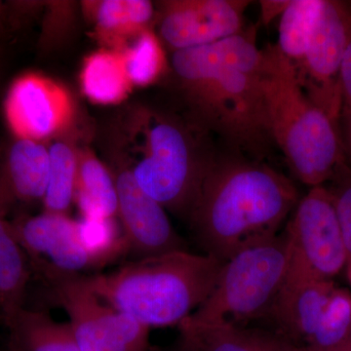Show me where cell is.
<instances>
[{
    "instance_id": "cell-1",
    "label": "cell",
    "mask_w": 351,
    "mask_h": 351,
    "mask_svg": "<svg viewBox=\"0 0 351 351\" xmlns=\"http://www.w3.org/2000/svg\"><path fill=\"white\" fill-rule=\"evenodd\" d=\"M263 51L256 27L218 43L176 51L171 69L193 125L230 154L262 160L270 145L263 87Z\"/></svg>"
},
{
    "instance_id": "cell-2",
    "label": "cell",
    "mask_w": 351,
    "mask_h": 351,
    "mask_svg": "<svg viewBox=\"0 0 351 351\" xmlns=\"http://www.w3.org/2000/svg\"><path fill=\"white\" fill-rule=\"evenodd\" d=\"M299 200L294 182L262 160L217 154L188 221L203 254L226 263L276 237Z\"/></svg>"
},
{
    "instance_id": "cell-3",
    "label": "cell",
    "mask_w": 351,
    "mask_h": 351,
    "mask_svg": "<svg viewBox=\"0 0 351 351\" xmlns=\"http://www.w3.org/2000/svg\"><path fill=\"white\" fill-rule=\"evenodd\" d=\"M120 160L141 189L167 212L189 221L217 154L191 122L147 107L126 112L117 128Z\"/></svg>"
},
{
    "instance_id": "cell-4",
    "label": "cell",
    "mask_w": 351,
    "mask_h": 351,
    "mask_svg": "<svg viewBox=\"0 0 351 351\" xmlns=\"http://www.w3.org/2000/svg\"><path fill=\"white\" fill-rule=\"evenodd\" d=\"M223 263L205 254L173 251L135 258L86 280L104 302L149 329L179 326L206 301Z\"/></svg>"
},
{
    "instance_id": "cell-5",
    "label": "cell",
    "mask_w": 351,
    "mask_h": 351,
    "mask_svg": "<svg viewBox=\"0 0 351 351\" xmlns=\"http://www.w3.org/2000/svg\"><path fill=\"white\" fill-rule=\"evenodd\" d=\"M263 51V87L272 143L306 186H326L346 163L339 123L302 91L276 45Z\"/></svg>"
},
{
    "instance_id": "cell-6",
    "label": "cell",
    "mask_w": 351,
    "mask_h": 351,
    "mask_svg": "<svg viewBox=\"0 0 351 351\" xmlns=\"http://www.w3.org/2000/svg\"><path fill=\"white\" fill-rule=\"evenodd\" d=\"M290 258L285 230L269 241L239 252L223 263L206 301L184 321L249 326L265 320L285 282Z\"/></svg>"
},
{
    "instance_id": "cell-7",
    "label": "cell",
    "mask_w": 351,
    "mask_h": 351,
    "mask_svg": "<svg viewBox=\"0 0 351 351\" xmlns=\"http://www.w3.org/2000/svg\"><path fill=\"white\" fill-rule=\"evenodd\" d=\"M64 311L82 351H149V328L104 302L86 276L49 270L38 277Z\"/></svg>"
},
{
    "instance_id": "cell-8",
    "label": "cell",
    "mask_w": 351,
    "mask_h": 351,
    "mask_svg": "<svg viewBox=\"0 0 351 351\" xmlns=\"http://www.w3.org/2000/svg\"><path fill=\"white\" fill-rule=\"evenodd\" d=\"M291 243L288 278L332 279L346 269L348 256L329 189H309L293 210L285 228Z\"/></svg>"
},
{
    "instance_id": "cell-9",
    "label": "cell",
    "mask_w": 351,
    "mask_h": 351,
    "mask_svg": "<svg viewBox=\"0 0 351 351\" xmlns=\"http://www.w3.org/2000/svg\"><path fill=\"white\" fill-rule=\"evenodd\" d=\"M351 38V2L325 0L313 40L295 68L302 91L339 122L343 98L339 71Z\"/></svg>"
},
{
    "instance_id": "cell-10",
    "label": "cell",
    "mask_w": 351,
    "mask_h": 351,
    "mask_svg": "<svg viewBox=\"0 0 351 351\" xmlns=\"http://www.w3.org/2000/svg\"><path fill=\"white\" fill-rule=\"evenodd\" d=\"M10 223L32 276L38 277L48 270L89 276V272L107 265L88 248L80 221L68 215L22 214L10 219Z\"/></svg>"
},
{
    "instance_id": "cell-11",
    "label": "cell",
    "mask_w": 351,
    "mask_h": 351,
    "mask_svg": "<svg viewBox=\"0 0 351 351\" xmlns=\"http://www.w3.org/2000/svg\"><path fill=\"white\" fill-rule=\"evenodd\" d=\"M249 0H169L158 4V36L173 52L202 47L243 32Z\"/></svg>"
},
{
    "instance_id": "cell-12",
    "label": "cell",
    "mask_w": 351,
    "mask_h": 351,
    "mask_svg": "<svg viewBox=\"0 0 351 351\" xmlns=\"http://www.w3.org/2000/svg\"><path fill=\"white\" fill-rule=\"evenodd\" d=\"M117 195V217L133 260L189 250L167 211L141 189L128 166L113 156L108 167Z\"/></svg>"
},
{
    "instance_id": "cell-13",
    "label": "cell",
    "mask_w": 351,
    "mask_h": 351,
    "mask_svg": "<svg viewBox=\"0 0 351 351\" xmlns=\"http://www.w3.org/2000/svg\"><path fill=\"white\" fill-rule=\"evenodd\" d=\"M4 113L15 138L43 143L68 128L73 103L61 84L29 73L19 76L9 88Z\"/></svg>"
},
{
    "instance_id": "cell-14",
    "label": "cell",
    "mask_w": 351,
    "mask_h": 351,
    "mask_svg": "<svg viewBox=\"0 0 351 351\" xmlns=\"http://www.w3.org/2000/svg\"><path fill=\"white\" fill-rule=\"evenodd\" d=\"M339 288L332 279L286 277L274 306L263 320L270 324L265 329L276 335L293 351L306 350Z\"/></svg>"
},
{
    "instance_id": "cell-15",
    "label": "cell",
    "mask_w": 351,
    "mask_h": 351,
    "mask_svg": "<svg viewBox=\"0 0 351 351\" xmlns=\"http://www.w3.org/2000/svg\"><path fill=\"white\" fill-rule=\"evenodd\" d=\"M49 177V152L40 142L17 138L0 157V212L43 202Z\"/></svg>"
},
{
    "instance_id": "cell-16",
    "label": "cell",
    "mask_w": 351,
    "mask_h": 351,
    "mask_svg": "<svg viewBox=\"0 0 351 351\" xmlns=\"http://www.w3.org/2000/svg\"><path fill=\"white\" fill-rule=\"evenodd\" d=\"M180 351H293L276 335L262 327L179 325Z\"/></svg>"
},
{
    "instance_id": "cell-17",
    "label": "cell",
    "mask_w": 351,
    "mask_h": 351,
    "mask_svg": "<svg viewBox=\"0 0 351 351\" xmlns=\"http://www.w3.org/2000/svg\"><path fill=\"white\" fill-rule=\"evenodd\" d=\"M84 8L93 25L94 36L112 50L119 49L127 39L149 29L156 18V7L147 0L87 1Z\"/></svg>"
},
{
    "instance_id": "cell-18",
    "label": "cell",
    "mask_w": 351,
    "mask_h": 351,
    "mask_svg": "<svg viewBox=\"0 0 351 351\" xmlns=\"http://www.w3.org/2000/svg\"><path fill=\"white\" fill-rule=\"evenodd\" d=\"M7 329V348L13 351H82L69 322H58L38 309L25 306Z\"/></svg>"
},
{
    "instance_id": "cell-19",
    "label": "cell",
    "mask_w": 351,
    "mask_h": 351,
    "mask_svg": "<svg viewBox=\"0 0 351 351\" xmlns=\"http://www.w3.org/2000/svg\"><path fill=\"white\" fill-rule=\"evenodd\" d=\"M32 271L10 219L0 212V306L8 327L25 307Z\"/></svg>"
},
{
    "instance_id": "cell-20",
    "label": "cell",
    "mask_w": 351,
    "mask_h": 351,
    "mask_svg": "<svg viewBox=\"0 0 351 351\" xmlns=\"http://www.w3.org/2000/svg\"><path fill=\"white\" fill-rule=\"evenodd\" d=\"M80 84L88 100L103 106L119 105L133 88L121 55L107 48L92 53L84 60Z\"/></svg>"
},
{
    "instance_id": "cell-21",
    "label": "cell",
    "mask_w": 351,
    "mask_h": 351,
    "mask_svg": "<svg viewBox=\"0 0 351 351\" xmlns=\"http://www.w3.org/2000/svg\"><path fill=\"white\" fill-rule=\"evenodd\" d=\"M75 202L82 218L117 217V195L112 173L88 149L78 152Z\"/></svg>"
},
{
    "instance_id": "cell-22",
    "label": "cell",
    "mask_w": 351,
    "mask_h": 351,
    "mask_svg": "<svg viewBox=\"0 0 351 351\" xmlns=\"http://www.w3.org/2000/svg\"><path fill=\"white\" fill-rule=\"evenodd\" d=\"M324 5L325 0H291L281 15L276 47L294 68L311 45Z\"/></svg>"
},
{
    "instance_id": "cell-23",
    "label": "cell",
    "mask_w": 351,
    "mask_h": 351,
    "mask_svg": "<svg viewBox=\"0 0 351 351\" xmlns=\"http://www.w3.org/2000/svg\"><path fill=\"white\" fill-rule=\"evenodd\" d=\"M114 51L121 55L133 87L154 84L169 66L164 44L151 29L138 32Z\"/></svg>"
},
{
    "instance_id": "cell-24",
    "label": "cell",
    "mask_w": 351,
    "mask_h": 351,
    "mask_svg": "<svg viewBox=\"0 0 351 351\" xmlns=\"http://www.w3.org/2000/svg\"><path fill=\"white\" fill-rule=\"evenodd\" d=\"M49 177L43 198L44 212L68 215L75 202L78 152L66 141H56L48 147Z\"/></svg>"
},
{
    "instance_id": "cell-25",
    "label": "cell",
    "mask_w": 351,
    "mask_h": 351,
    "mask_svg": "<svg viewBox=\"0 0 351 351\" xmlns=\"http://www.w3.org/2000/svg\"><path fill=\"white\" fill-rule=\"evenodd\" d=\"M351 332V294L339 288L311 343L302 351H331L346 341Z\"/></svg>"
},
{
    "instance_id": "cell-26",
    "label": "cell",
    "mask_w": 351,
    "mask_h": 351,
    "mask_svg": "<svg viewBox=\"0 0 351 351\" xmlns=\"http://www.w3.org/2000/svg\"><path fill=\"white\" fill-rule=\"evenodd\" d=\"M331 184L326 186L332 195L336 208L337 215L343 239L348 251V263L351 262V167L348 163L343 164L328 182Z\"/></svg>"
},
{
    "instance_id": "cell-27",
    "label": "cell",
    "mask_w": 351,
    "mask_h": 351,
    "mask_svg": "<svg viewBox=\"0 0 351 351\" xmlns=\"http://www.w3.org/2000/svg\"><path fill=\"white\" fill-rule=\"evenodd\" d=\"M339 85L343 98V108L351 110V38L341 63Z\"/></svg>"
},
{
    "instance_id": "cell-28",
    "label": "cell",
    "mask_w": 351,
    "mask_h": 351,
    "mask_svg": "<svg viewBox=\"0 0 351 351\" xmlns=\"http://www.w3.org/2000/svg\"><path fill=\"white\" fill-rule=\"evenodd\" d=\"M290 2L291 0H261V23L265 27L271 24L272 21L281 17Z\"/></svg>"
},
{
    "instance_id": "cell-29",
    "label": "cell",
    "mask_w": 351,
    "mask_h": 351,
    "mask_svg": "<svg viewBox=\"0 0 351 351\" xmlns=\"http://www.w3.org/2000/svg\"><path fill=\"white\" fill-rule=\"evenodd\" d=\"M339 123L346 160L348 159L351 163V110L350 108H341Z\"/></svg>"
},
{
    "instance_id": "cell-30",
    "label": "cell",
    "mask_w": 351,
    "mask_h": 351,
    "mask_svg": "<svg viewBox=\"0 0 351 351\" xmlns=\"http://www.w3.org/2000/svg\"><path fill=\"white\" fill-rule=\"evenodd\" d=\"M331 351H351V332L350 336L346 338L341 345H339L338 348H334Z\"/></svg>"
},
{
    "instance_id": "cell-31",
    "label": "cell",
    "mask_w": 351,
    "mask_h": 351,
    "mask_svg": "<svg viewBox=\"0 0 351 351\" xmlns=\"http://www.w3.org/2000/svg\"><path fill=\"white\" fill-rule=\"evenodd\" d=\"M9 11L6 10L5 4L0 2V31L2 29V27H3L4 20H6L7 15H8Z\"/></svg>"
},
{
    "instance_id": "cell-32",
    "label": "cell",
    "mask_w": 351,
    "mask_h": 351,
    "mask_svg": "<svg viewBox=\"0 0 351 351\" xmlns=\"http://www.w3.org/2000/svg\"><path fill=\"white\" fill-rule=\"evenodd\" d=\"M346 272H348V280H350V282L351 284V262L348 263V265H346Z\"/></svg>"
},
{
    "instance_id": "cell-33",
    "label": "cell",
    "mask_w": 351,
    "mask_h": 351,
    "mask_svg": "<svg viewBox=\"0 0 351 351\" xmlns=\"http://www.w3.org/2000/svg\"><path fill=\"white\" fill-rule=\"evenodd\" d=\"M0 319H2V311H1V306H0Z\"/></svg>"
},
{
    "instance_id": "cell-34",
    "label": "cell",
    "mask_w": 351,
    "mask_h": 351,
    "mask_svg": "<svg viewBox=\"0 0 351 351\" xmlns=\"http://www.w3.org/2000/svg\"><path fill=\"white\" fill-rule=\"evenodd\" d=\"M3 351H13V350H10V348H6V350H3Z\"/></svg>"
}]
</instances>
